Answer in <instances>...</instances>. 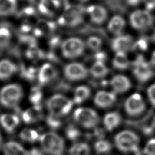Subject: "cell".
Wrapping results in <instances>:
<instances>
[{
  "label": "cell",
  "mask_w": 155,
  "mask_h": 155,
  "mask_svg": "<svg viewBox=\"0 0 155 155\" xmlns=\"http://www.w3.org/2000/svg\"><path fill=\"white\" fill-rule=\"evenodd\" d=\"M41 147L45 153L49 155H63L65 148L64 139L54 132H48L41 135Z\"/></svg>",
  "instance_id": "obj_1"
},
{
  "label": "cell",
  "mask_w": 155,
  "mask_h": 155,
  "mask_svg": "<svg viewBox=\"0 0 155 155\" xmlns=\"http://www.w3.org/2000/svg\"><path fill=\"white\" fill-rule=\"evenodd\" d=\"M23 96V91L18 84H8L0 91V104L7 108H15Z\"/></svg>",
  "instance_id": "obj_2"
},
{
  "label": "cell",
  "mask_w": 155,
  "mask_h": 155,
  "mask_svg": "<svg viewBox=\"0 0 155 155\" xmlns=\"http://www.w3.org/2000/svg\"><path fill=\"white\" fill-rule=\"evenodd\" d=\"M114 143L116 147L122 152H139V137L133 131L124 130L119 133L115 136Z\"/></svg>",
  "instance_id": "obj_3"
},
{
  "label": "cell",
  "mask_w": 155,
  "mask_h": 155,
  "mask_svg": "<svg viewBox=\"0 0 155 155\" xmlns=\"http://www.w3.org/2000/svg\"><path fill=\"white\" fill-rule=\"evenodd\" d=\"M73 101L65 96L57 94L47 102V107L50 114L62 117L69 113L73 107Z\"/></svg>",
  "instance_id": "obj_4"
},
{
  "label": "cell",
  "mask_w": 155,
  "mask_h": 155,
  "mask_svg": "<svg viewBox=\"0 0 155 155\" xmlns=\"http://www.w3.org/2000/svg\"><path fill=\"white\" fill-rule=\"evenodd\" d=\"M133 67L134 76L140 82H146L154 76L153 66L142 55H139L133 62Z\"/></svg>",
  "instance_id": "obj_5"
},
{
  "label": "cell",
  "mask_w": 155,
  "mask_h": 155,
  "mask_svg": "<svg viewBox=\"0 0 155 155\" xmlns=\"http://www.w3.org/2000/svg\"><path fill=\"white\" fill-rule=\"evenodd\" d=\"M74 120L86 128H96L99 122V117L97 113L88 108H79L73 113Z\"/></svg>",
  "instance_id": "obj_6"
},
{
  "label": "cell",
  "mask_w": 155,
  "mask_h": 155,
  "mask_svg": "<svg viewBox=\"0 0 155 155\" xmlns=\"http://www.w3.org/2000/svg\"><path fill=\"white\" fill-rule=\"evenodd\" d=\"M85 48L84 42L78 38H68L64 41L61 45L62 55L68 59L79 57L84 53Z\"/></svg>",
  "instance_id": "obj_7"
},
{
  "label": "cell",
  "mask_w": 155,
  "mask_h": 155,
  "mask_svg": "<svg viewBox=\"0 0 155 155\" xmlns=\"http://www.w3.org/2000/svg\"><path fill=\"white\" fill-rule=\"evenodd\" d=\"M130 22L134 29L143 31L152 27L154 20L150 12L146 10H138L130 15Z\"/></svg>",
  "instance_id": "obj_8"
},
{
  "label": "cell",
  "mask_w": 155,
  "mask_h": 155,
  "mask_svg": "<svg viewBox=\"0 0 155 155\" xmlns=\"http://www.w3.org/2000/svg\"><path fill=\"white\" fill-rule=\"evenodd\" d=\"M145 108V103L142 96L138 93L132 94L125 102V111L131 117H137L142 114Z\"/></svg>",
  "instance_id": "obj_9"
},
{
  "label": "cell",
  "mask_w": 155,
  "mask_h": 155,
  "mask_svg": "<svg viewBox=\"0 0 155 155\" xmlns=\"http://www.w3.org/2000/svg\"><path fill=\"white\" fill-rule=\"evenodd\" d=\"M65 77L70 81H77L85 79L88 74V71L82 64L73 62L67 64L64 70Z\"/></svg>",
  "instance_id": "obj_10"
},
{
  "label": "cell",
  "mask_w": 155,
  "mask_h": 155,
  "mask_svg": "<svg viewBox=\"0 0 155 155\" xmlns=\"http://www.w3.org/2000/svg\"><path fill=\"white\" fill-rule=\"evenodd\" d=\"M111 48L116 53H126L132 49L133 38L128 35H120L115 38L111 42Z\"/></svg>",
  "instance_id": "obj_11"
},
{
  "label": "cell",
  "mask_w": 155,
  "mask_h": 155,
  "mask_svg": "<svg viewBox=\"0 0 155 155\" xmlns=\"http://www.w3.org/2000/svg\"><path fill=\"white\" fill-rule=\"evenodd\" d=\"M58 72L54 67L50 64H44L40 68L38 78L39 84L41 85L48 84L57 78Z\"/></svg>",
  "instance_id": "obj_12"
},
{
  "label": "cell",
  "mask_w": 155,
  "mask_h": 155,
  "mask_svg": "<svg viewBox=\"0 0 155 155\" xmlns=\"http://www.w3.org/2000/svg\"><path fill=\"white\" fill-rule=\"evenodd\" d=\"M116 101V96L114 92L105 91H98L95 95L94 102L99 107L106 108L111 107Z\"/></svg>",
  "instance_id": "obj_13"
},
{
  "label": "cell",
  "mask_w": 155,
  "mask_h": 155,
  "mask_svg": "<svg viewBox=\"0 0 155 155\" xmlns=\"http://www.w3.org/2000/svg\"><path fill=\"white\" fill-rule=\"evenodd\" d=\"M91 22L96 24H101L107 18V11L102 5H94L87 8Z\"/></svg>",
  "instance_id": "obj_14"
},
{
  "label": "cell",
  "mask_w": 155,
  "mask_h": 155,
  "mask_svg": "<svg viewBox=\"0 0 155 155\" xmlns=\"http://www.w3.org/2000/svg\"><path fill=\"white\" fill-rule=\"evenodd\" d=\"M60 6L59 0H41L38 5V10L44 15L52 16L58 12Z\"/></svg>",
  "instance_id": "obj_15"
},
{
  "label": "cell",
  "mask_w": 155,
  "mask_h": 155,
  "mask_svg": "<svg viewBox=\"0 0 155 155\" xmlns=\"http://www.w3.org/2000/svg\"><path fill=\"white\" fill-rule=\"evenodd\" d=\"M110 84L114 93H122L128 90L131 84L128 78L124 75L114 76L110 81Z\"/></svg>",
  "instance_id": "obj_16"
},
{
  "label": "cell",
  "mask_w": 155,
  "mask_h": 155,
  "mask_svg": "<svg viewBox=\"0 0 155 155\" xmlns=\"http://www.w3.org/2000/svg\"><path fill=\"white\" fill-rule=\"evenodd\" d=\"M20 119L15 114H4L0 116V124L8 133H12L19 124Z\"/></svg>",
  "instance_id": "obj_17"
},
{
  "label": "cell",
  "mask_w": 155,
  "mask_h": 155,
  "mask_svg": "<svg viewBox=\"0 0 155 155\" xmlns=\"http://www.w3.org/2000/svg\"><path fill=\"white\" fill-rule=\"evenodd\" d=\"M22 119L26 124H32L40 121L44 117L41 106H34L22 113Z\"/></svg>",
  "instance_id": "obj_18"
},
{
  "label": "cell",
  "mask_w": 155,
  "mask_h": 155,
  "mask_svg": "<svg viewBox=\"0 0 155 155\" xmlns=\"http://www.w3.org/2000/svg\"><path fill=\"white\" fill-rule=\"evenodd\" d=\"M18 67L8 59L0 61V80H6L11 78L17 71Z\"/></svg>",
  "instance_id": "obj_19"
},
{
  "label": "cell",
  "mask_w": 155,
  "mask_h": 155,
  "mask_svg": "<svg viewBox=\"0 0 155 155\" xmlns=\"http://www.w3.org/2000/svg\"><path fill=\"white\" fill-rule=\"evenodd\" d=\"M122 121L120 114L116 111L110 112L107 113L104 119V124L105 128L111 131L117 127Z\"/></svg>",
  "instance_id": "obj_20"
},
{
  "label": "cell",
  "mask_w": 155,
  "mask_h": 155,
  "mask_svg": "<svg viewBox=\"0 0 155 155\" xmlns=\"http://www.w3.org/2000/svg\"><path fill=\"white\" fill-rule=\"evenodd\" d=\"M125 25L124 19L119 16L115 15L110 21L108 25V30L115 35H120Z\"/></svg>",
  "instance_id": "obj_21"
},
{
  "label": "cell",
  "mask_w": 155,
  "mask_h": 155,
  "mask_svg": "<svg viewBox=\"0 0 155 155\" xmlns=\"http://www.w3.org/2000/svg\"><path fill=\"white\" fill-rule=\"evenodd\" d=\"M5 155H26L27 151L19 143L13 141L7 142L3 147Z\"/></svg>",
  "instance_id": "obj_22"
},
{
  "label": "cell",
  "mask_w": 155,
  "mask_h": 155,
  "mask_svg": "<svg viewBox=\"0 0 155 155\" xmlns=\"http://www.w3.org/2000/svg\"><path fill=\"white\" fill-rule=\"evenodd\" d=\"M16 0H0V16H8L16 10Z\"/></svg>",
  "instance_id": "obj_23"
},
{
  "label": "cell",
  "mask_w": 155,
  "mask_h": 155,
  "mask_svg": "<svg viewBox=\"0 0 155 155\" xmlns=\"http://www.w3.org/2000/svg\"><path fill=\"white\" fill-rule=\"evenodd\" d=\"M91 74L96 78H102L108 73V69L103 62L96 61L90 69Z\"/></svg>",
  "instance_id": "obj_24"
},
{
  "label": "cell",
  "mask_w": 155,
  "mask_h": 155,
  "mask_svg": "<svg viewBox=\"0 0 155 155\" xmlns=\"http://www.w3.org/2000/svg\"><path fill=\"white\" fill-rule=\"evenodd\" d=\"M90 94L91 91L88 87L84 85L79 86L75 89L73 102L77 104H81L89 98Z\"/></svg>",
  "instance_id": "obj_25"
},
{
  "label": "cell",
  "mask_w": 155,
  "mask_h": 155,
  "mask_svg": "<svg viewBox=\"0 0 155 155\" xmlns=\"http://www.w3.org/2000/svg\"><path fill=\"white\" fill-rule=\"evenodd\" d=\"M129 60L125 53H116L113 61V67L118 70H124L127 69L130 66Z\"/></svg>",
  "instance_id": "obj_26"
},
{
  "label": "cell",
  "mask_w": 155,
  "mask_h": 155,
  "mask_svg": "<svg viewBox=\"0 0 155 155\" xmlns=\"http://www.w3.org/2000/svg\"><path fill=\"white\" fill-rule=\"evenodd\" d=\"M11 38L10 30L5 26H1L0 27V50H4L9 47Z\"/></svg>",
  "instance_id": "obj_27"
},
{
  "label": "cell",
  "mask_w": 155,
  "mask_h": 155,
  "mask_svg": "<svg viewBox=\"0 0 155 155\" xmlns=\"http://www.w3.org/2000/svg\"><path fill=\"white\" fill-rule=\"evenodd\" d=\"M90 152L88 145L84 142L76 143L69 150L70 155H89Z\"/></svg>",
  "instance_id": "obj_28"
},
{
  "label": "cell",
  "mask_w": 155,
  "mask_h": 155,
  "mask_svg": "<svg viewBox=\"0 0 155 155\" xmlns=\"http://www.w3.org/2000/svg\"><path fill=\"white\" fill-rule=\"evenodd\" d=\"M19 137L24 141L35 142L38 140H39L41 135L35 130L25 128L21 132Z\"/></svg>",
  "instance_id": "obj_29"
},
{
  "label": "cell",
  "mask_w": 155,
  "mask_h": 155,
  "mask_svg": "<svg viewBox=\"0 0 155 155\" xmlns=\"http://www.w3.org/2000/svg\"><path fill=\"white\" fill-rule=\"evenodd\" d=\"M66 137L71 141H76L82 136V133L79 129L73 124L70 123L65 129Z\"/></svg>",
  "instance_id": "obj_30"
},
{
  "label": "cell",
  "mask_w": 155,
  "mask_h": 155,
  "mask_svg": "<svg viewBox=\"0 0 155 155\" xmlns=\"http://www.w3.org/2000/svg\"><path fill=\"white\" fill-rule=\"evenodd\" d=\"M94 148L97 153L105 154L110 153L112 150V144L107 140H100L94 143Z\"/></svg>",
  "instance_id": "obj_31"
},
{
  "label": "cell",
  "mask_w": 155,
  "mask_h": 155,
  "mask_svg": "<svg viewBox=\"0 0 155 155\" xmlns=\"http://www.w3.org/2000/svg\"><path fill=\"white\" fill-rule=\"evenodd\" d=\"M42 98V93L39 87H34L30 91L29 96L30 101L34 106H41V102Z\"/></svg>",
  "instance_id": "obj_32"
},
{
  "label": "cell",
  "mask_w": 155,
  "mask_h": 155,
  "mask_svg": "<svg viewBox=\"0 0 155 155\" xmlns=\"http://www.w3.org/2000/svg\"><path fill=\"white\" fill-rule=\"evenodd\" d=\"M46 123L50 128L53 130H58L61 127L62 124V120L61 117L56 116L50 114L46 117Z\"/></svg>",
  "instance_id": "obj_33"
},
{
  "label": "cell",
  "mask_w": 155,
  "mask_h": 155,
  "mask_svg": "<svg viewBox=\"0 0 155 155\" xmlns=\"http://www.w3.org/2000/svg\"><path fill=\"white\" fill-rule=\"evenodd\" d=\"M87 45L90 50L97 51L102 47V41L100 38L93 36L88 39L87 41Z\"/></svg>",
  "instance_id": "obj_34"
},
{
  "label": "cell",
  "mask_w": 155,
  "mask_h": 155,
  "mask_svg": "<svg viewBox=\"0 0 155 155\" xmlns=\"http://www.w3.org/2000/svg\"><path fill=\"white\" fill-rule=\"evenodd\" d=\"M148 47V39L147 37L139 38L136 42L133 43L132 50L134 51H145Z\"/></svg>",
  "instance_id": "obj_35"
},
{
  "label": "cell",
  "mask_w": 155,
  "mask_h": 155,
  "mask_svg": "<svg viewBox=\"0 0 155 155\" xmlns=\"http://www.w3.org/2000/svg\"><path fill=\"white\" fill-rule=\"evenodd\" d=\"M27 56L31 59H39L44 56V53L36 48L35 45L31 46L30 48L26 52Z\"/></svg>",
  "instance_id": "obj_36"
},
{
  "label": "cell",
  "mask_w": 155,
  "mask_h": 155,
  "mask_svg": "<svg viewBox=\"0 0 155 155\" xmlns=\"http://www.w3.org/2000/svg\"><path fill=\"white\" fill-rule=\"evenodd\" d=\"M105 136V130L100 127H96L91 133H87L85 135V137L88 139H91L93 138L97 139L100 140H102Z\"/></svg>",
  "instance_id": "obj_37"
},
{
  "label": "cell",
  "mask_w": 155,
  "mask_h": 155,
  "mask_svg": "<svg viewBox=\"0 0 155 155\" xmlns=\"http://www.w3.org/2000/svg\"><path fill=\"white\" fill-rule=\"evenodd\" d=\"M107 3L113 10L123 12L125 9V0H108Z\"/></svg>",
  "instance_id": "obj_38"
},
{
  "label": "cell",
  "mask_w": 155,
  "mask_h": 155,
  "mask_svg": "<svg viewBox=\"0 0 155 155\" xmlns=\"http://www.w3.org/2000/svg\"><path fill=\"white\" fill-rule=\"evenodd\" d=\"M36 70L33 67H29L28 68H24V67H22L21 73L22 76H24L25 78L31 81L36 77Z\"/></svg>",
  "instance_id": "obj_39"
},
{
  "label": "cell",
  "mask_w": 155,
  "mask_h": 155,
  "mask_svg": "<svg viewBox=\"0 0 155 155\" xmlns=\"http://www.w3.org/2000/svg\"><path fill=\"white\" fill-rule=\"evenodd\" d=\"M145 155H155V138H152L148 141L143 149Z\"/></svg>",
  "instance_id": "obj_40"
},
{
  "label": "cell",
  "mask_w": 155,
  "mask_h": 155,
  "mask_svg": "<svg viewBox=\"0 0 155 155\" xmlns=\"http://www.w3.org/2000/svg\"><path fill=\"white\" fill-rule=\"evenodd\" d=\"M147 94L151 104L155 107V84L149 87L147 90Z\"/></svg>",
  "instance_id": "obj_41"
},
{
  "label": "cell",
  "mask_w": 155,
  "mask_h": 155,
  "mask_svg": "<svg viewBox=\"0 0 155 155\" xmlns=\"http://www.w3.org/2000/svg\"><path fill=\"white\" fill-rule=\"evenodd\" d=\"M146 10L148 12L155 9V0H143Z\"/></svg>",
  "instance_id": "obj_42"
},
{
  "label": "cell",
  "mask_w": 155,
  "mask_h": 155,
  "mask_svg": "<svg viewBox=\"0 0 155 155\" xmlns=\"http://www.w3.org/2000/svg\"><path fill=\"white\" fill-rule=\"evenodd\" d=\"M26 155H44L42 151L37 148H33L29 151H27L26 153Z\"/></svg>",
  "instance_id": "obj_43"
},
{
  "label": "cell",
  "mask_w": 155,
  "mask_h": 155,
  "mask_svg": "<svg viewBox=\"0 0 155 155\" xmlns=\"http://www.w3.org/2000/svg\"><path fill=\"white\" fill-rule=\"evenodd\" d=\"M142 0H125V2L127 5L130 6H136L139 5Z\"/></svg>",
  "instance_id": "obj_44"
},
{
  "label": "cell",
  "mask_w": 155,
  "mask_h": 155,
  "mask_svg": "<svg viewBox=\"0 0 155 155\" xmlns=\"http://www.w3.org/2000/svg\"><path fill=\"white\" fill-rule=\"evenodd\" d=\"M150 64L153 67H155V51L153 52V53L151 56Z\"/></svg>",
  "instance_id": "obj_45"
},
{
  "label": "cell",
  "mask_w": 155,
  "mask_h": 155,
  "mask_svg": "<svg viewBox=\"0 0 155 155\" xmlns=\"http://www.w3.org/2000/svg\"><path fill=\"white\" fill-rule=\"evenodd\" d=\"M151 124L153 127V128L155 129V115H153L151 119Z\"/></svg>",
  "instance_id": "obj_46"
},
{
  "label": "cell",
  "mask_w": 155,
  "mask_h": 155,
  "mask_svg": "<svg viewBox=\"0 0 155 155\" xmlns=\"http://www.w3.org/2000/svg\"><path fill=\"white\" fill-rule=\"evenodd\" d=\"M151 39H152V41H153L154 42H155V31H154V33H153V35H152Z\"/></svg>",
  "instance_id": "obj_47"
},
{
  "label": "cell",
  "mask_w": 155,
  "mask_h": 155,
  "mask_svg": "<svg viewBox=\"0 0 155 155\" xmlns=\"http://www.w3.org/2000/svg\"><path fill=\"white\" fill-rule=\"evenodd\" d=\"M1 145H2V137H1V135L0 134V148H1Z\"/></svg>",
  "instance_id": "obj_48"
},
{
  "label": "cell",
  "mask_w": 155,
  "mask_h": 155,
  "mask_svg": "<svg viewBox=\"0 0 155 155\" xmlns=\"http://www.w3.org/2000/svg\"><path fill=\"white\" fill-rule=\"evenodd\" d=\"M79 1H81V2H87V1H88V0H79Z\"/></svg>",
  "instance_id": "obj_49"
},
{
  "label": "cell",
  "mask_w": 155,
  "mask_h": 155,
  "mask_svg": "<svg viewBox=\"0 0 155 155\" xmlns=\"http://www.w3.org/2000/svg\"><path fill=\"white\" fill-rule=\"evenodd\" d=\"M26 1H29L30 2H33L35 0H26Z\"/></svg>",
  "instance_id": "obj_50"
},
{
  "label": "cell",
  "mask_w": 155,
  "mask_h": 155,
  "mask_svg": "<svg viewBox=\"0 0 155 155\" xmlns=\"http://www.w3.org/2000/svg\"><path fill=\"white\" fill-rule=\"evenodd\" d=\"M135 155H141V154H140V152H138V153H136V154Z\"/></svg>",
  "instance_id": "obj_51"
}]
</instances>
